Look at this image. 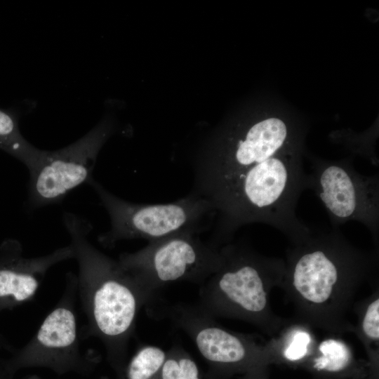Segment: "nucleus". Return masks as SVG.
<instances>
[{"mask_svg": "<svg viewBox=\"0 0 379 379\" xmlns=\"http://www.w3.org/2000/svg\"><path fill=\"white\" fill-rule=\"evenodd\" d=\"M378 267V249L361 250L332 227L312 232L287 250L281 286L299 323L336 333L354 331L347 314L357 290Z\"/></svg>", "mask_w": 379, "mask_h": 379, "instance_id": "nucleus-1", "label": "nucleus"}, {"mask_svg": "<svg viewBox=\"0 0 379 379\" xmlns=\"http://www.w3.org/2000/svg\"><path fill=\"white\" fill-rule=\"evenodd\" d=\"M300 147L277 154L245 171L212 197L215 216L209 240L220 248L235 232L251 223L270 225L293 244L305 241L311 229L296 215V206L307 189Z\"/></svg>", "mask_w": 379, "mask_h": 379, "instance_id": "nucleus-2", "label": "nucleus"}, {"mask_svg": "<svg viewBox=\"0 0 379 379\" xmlns=\"http://www.w3.org/2000/svg\"><path fill=\"white\" fill-rule=\"evenodd\" d=\"M63 221L79 267L77 293L87 318L85 336L102 343L107 361L116 372L128 359L137 316L147 301L118 260L90 242L93 227L87 220L65 213Z\"/></svg>", "mask_w": 379, "mask_h": 379, "instance_id": "nucleus-3", "label": "nucleus"}, {"mask_svg": "<svg viewBox=\"0 0 379 379\" xmlns=\"http://www.w3.org/2000/svg\"><path fill=\"white\" fill-rule=\"evenodd\" d=\"M220 249L222 262L201 285L196 306L213 318L242 320L267 334L279 333L285 321L272 311L270 293L281 286L285 261L265 256L241 240Z\"/></svg>", "mask_w": 379, "mask_h": 379, "instance_id": "nucleus-4", "label": "nucleus"}, {"mask_svg": "<svg viewBox=\"0 0 379 379\" xmlns=\"http://www.w3.org/2000/svg\"><path fill=\"white\" fill-rule=\"evenodd\" d=\"M214 153L194 166L191 192L208 201L232 180L279 152L300 147L299 131L284 119L267 117L222 137Z\"/></svg>", "mask_w": 379, "mask_h": 379, "instance_id": "nucleus-5", "label": "nucleus"}, {"mask_svg": "<svg viewBox=\"0 0 379 379\" xmlns=\"http://www.w3.org/2000/svg\"><path fill=\"white\" fill-rule=\"evenodd\" d=\"M87 184L98 196L110 219L109 230L98 237L105 247L112 248L121 240L149 241L182 232L201 234L212 227L215 216L212 207L191 192L170 203L136 204L112 194L93 177Z\"/></svg>", "mask_w": 379, "mask_h": 379, "instance_id": "nucleus-6", "label": "nucleus"}, {"mask_svg": "<svg viewBox=\"0 0 379 379\" xmlns=\"http://www.w3.org/2000/svg\"><path fill=\"white\" fill-rule=\"evenodd\" d=\"M220 248L201 240L199 233L182 232L149 241L135 252L122 253L117 260L149 303L169 284L188 281L201 285L220 267Z\"/></svg>", "mask_w": 379, "mask_h": 379, "instance_id": "nucleus-7", "label": "nucleus"}, {"mask_svg": "<svg viewBox=\"0 0 379 379\" xmlns=\"http://www.w3.org/2000/svg\"><path fill=\"white\" fill-rule=\"evenodd\" d=\"M168 314L206 361L208 371L204 379H230L258 367L277 364L273 343L263 345L252 335L226 329L196 305H175Z\"/></svg>", "mask_w": 379, "mask_h": 379, "instance_id": "nucleus-8", "label": "nucleus"}, {"mask_svg": "<svg viewBox=\"0 0 379 379\" xmlns=\"http://www.w3.org/2000/svg\"><path fill=\"white\" fill-rule=\"evenodd\" d=\"M77 293V276L69 273L60 300L13 359L15 368H44L60 375L69 373L86 375L94 371L98 359L87 356L80 348Z\"/></svg>", "mask_w": 379, "mask_h": 379, "instance_id": "nucleus-9", "label": "nucleus"}, {"mask_svg": "<svg viewBox=\"0 0 379 379\" xmlns=\"http://www.w3.org/2000/svg\"><path fill=\"white\" fill-rule=\"evenodd\" d=\"M307 189L312 190L324 206L332 227L350 220L370 231L375 246L379 242V175H364L350 160L313 161Z\"/></svg>", "mask_w": 379, "mask_h": 379, "instance_id": "nucleus-10", "label": "nucleus"}, {"mask_svg": "<svg viewBox=\"0 0 379 379\" xmlns=\"http://www.w3.org/2000/svg\"><path fill=\"white\" fill-rule=\"evenodd\" d=\"M112 133L101 122L75 142L55 151L41 150L29 173L27 203L39 208L60 202L72 190L87 183L98 153Z\"/></svg>", "mask_w": 379, "mask_h": 379, "instance_id": "nucleus-11", "label": "nucleus"}, {"mask_svg": "<svg viewBox=\"0 0 379 379\" xmlns=\"http://www.w3.org/2000/svg\"><path fill=\"white\" fill-rule=\"evenodd\" d=\"M74 258L69 244L48 254L27 258L17 241H8L0 255V306L16 305L31 300L48 271L54 265Z\"/></svg>", "mask_w": 379, "mask_h": 379, "instance_id": "nucleus-12", "label": "nucleus"}, {"mask_svg": "<svg viewBox=\"0 0 379 379\" xmlns=\"http://www.w3.org/2000/svg\"><path fill=\"white\" fill-rule=\"evenodd\" d=\"M313 379H371L375 368L370 362L357 361L344 340L331 337L314 347L312 355L302 366Z\"/></svg>", "mask_w": 379, "mask_h": 379, "instance_id": "nucleus-13", "label": "nucleus"}, {"mask_svg": "<svg viewBox=\"0 0 379 379\" xmlns=\"http://www.w3.org/2000/svg\"><path fill=\"white\" fill-rule=\"evenodd\" d=\"M0 149L21 161L29 171L41 149L36 148L21 134L15 115L0 109Z\"/></svg>", "mask_w": 379, "mask_h": 379, "instance_id": "nucleus-14", "label": "nucleus"}, {"mask_svg": "<svg viewBox=\"0 0 379 379\" xmlns=\"http://www.w3.org/2000/svg\"><path fill=\"white\" fill-rule=\"evenodd\" d=\"M284 331L282 339L274 342L277 364L302 366L314 349L313 336L300 323Z\"/></svg>", "mask_w": 379, "mask_h": 379, "instance_id": "nucleus-15", "label": "nucleus"}, {"mask_svg": "<svg viewBox=\"0 0 379 379\" xmlns=\"http://www.w3.org/2000/svg\"><path fill=\"white\" fill-rule=\"evenodd\" d=\"M167 351L158 346L140 347L124 365L114 372V378L101 379H159Z\"/></svg>", "mask_w": 379, "mask_h": 379, "instance_id": "nucleus-16", "label": "nucleus"}, {"mask_svg": "<svg viewBox=\"0 0 379 379\" xmlns=\"http://www.w3.org/2000/svg\"><path fill=\"white\" fill-rule=\"evenodd\" d=\"M359 313V321L354 331L358 333L364 344L368 356V361L376 368L379 344V296L375 293L365 302Z\"/></svg>", "mask_w": 379, "mask_h": 379, "instance_id": "nucleus-17", "label": "nucleus"}, {"mask_svg": "<svg viewBox=\"0 0 379 379\" xmlns=\"http://www.w3.org/2000/svg\"><path fill=\"white\" fill-rule=\"evenodd\" d=\"M159 379H201L197 364L182 347L174 345L167 350Z\"/></svg>", "mask_w": 379, "mask_h": 379, "instance_id": "nucleus-18", "label": "nucleus"}, {"mask_svg": "<svg viewBox=\"0 0 379 379\" xmlns=\"http://www.w3.org/2000/svg\"><path fill=\"white\" fill-rule=\"evenodd\" d=\"M269 366H263L251 370L242 375L240 379H268Z\"/></svg>", "mask_w": 379, "mask_h": 379, "instance_id": "nucleus-19", "label": "nucleus"}, {"mask_svg": "<svg viewBox=\"0 0 379 379\" xmlns=\"http://www.w3.org/2000/svg\"><path fill=\"white\" fill-rule=\"evenodd\" d=\"M25 379H39V378H38L36 375H30Z\"/></svg>", "mask_w": 379, "mask_h": 379, "instance_id": "nucleus-20", "label": "nucleus"}]
</instances>
